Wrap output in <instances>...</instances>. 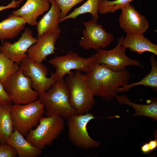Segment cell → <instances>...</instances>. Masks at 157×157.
Returning a JSON list of instances; mask_svg holds the SVG:
<instances>
[{
	"label": "cell",
	"instance_id": "1",
	"mask_svg": "<svg viewBox=\"0 0 157 157\" xmlns=\"http://www.w3.org/2000/svg\"><path fill=\"white\" fill-rule=\"evenodd\" d=\"M94 96H99L108 101L117 95V89L128 83L130 74L125 69L115 72L106 65L94 62L89 72L84 74Z\"/></svg>",
	"mask_w": 157,
	"mask_h": 157
},
{
	"label": "cell",
	"instance_id": "2",
	"mask_svg": "<svg viewBox=\"0 0 157 157\" xmlns=\"http://www.w3.org/2000/svg\"><path fill=\"white\" fill-rule=\"evenodd\" d=\"M38 98L44 105L46 117L57 115L67 119L76 115L70 104L69 89L64 78L56 81Z\"/></svg>",
	"mask_w": 157,
	"mask_h": 157
},
{
	"label": "cell",
	"instance_id": "3",
	"mask_svg": "<svg viewBox=\"0 0 157 157\" xmlns=\"http://www.w3.org/2000/svg\"><path fill=\"white\" fill-rule=\"evenodd\" d=\"M81 72H72L65 79L69 89L70 104L77 115L89 113L95 104L93 92Z\"/></svg>",
	"mask_w": 157,
	"mask_h": 157
},
{
	"label": "cell",
	"instance_id": "4",
	"mask_svg": "<svg viewBox=\"0 0 157 157\" xmlns=\"http://www.w3.org/2000/svg\"><path fill=\"white\" fill-rule=\"evenodd\" d=\"M64 127V119L60 116H43L36 128L30 130L25 139L33 146L42 150L58 138Z\"/></svg>",
	"mask_w": 157,
	"mask_h": 157
},
{
	"label": "cell",
	"instance_id": "5",
	"mask_svg": "<svg viewBox=\"0 0 157 157\" xmlns=\"http://www.w3.org/2000/svg\"><path fill=\"white\" fill-rule=\"evenodd\" d=\"M45 112L44 105L38 99L26 104L12 105L11 115L14 129L25 136L38 125Z\"/></svg>",
	"mask_w": 157,
	"mask_h": 157
},
{
	"label": "cell",
	"instance_id": "6",
	"mask_svg": "<svg viewBox=\"0 0 157 157\" xmlns=\"http://www.w3.org/2000/svg\"><path fill=\"white\" fill-rule=\"evenodd\" d=\"M4 88L14 104H26L38 99L39 94L32 88L31 78L20 69L3 83Z\"/></svg>",
	"mask_w": 157,
	"mask_h": 157
},
{
	"label": "cell",
	"instance_id": "7",
	"mask_svg": "<svg viewBox=\"0 0 157 157\" xmlns=\"http://www.w3.org/2000/svg\"><path fill=\"white\" fill-rule=\"evenodd\" d=\"M124 37L118 38L116 46L110 50L100 49L91 56L93 62L98 64H104L115 72H119L126 69L128 66H136L143 67L141 63L136 60L131 59L126 54V49L122 45Z\"/></svg>",
	"mask_w": 157,
	"mask_h": 157
},
{
	"label": "cell",
	"instance_id": "8",
	"mask_svg": "<svg viewBox=\"0 0 157 157\" xmlns=\"http://www.w3.org/2000/svg\"><path fill=\"white\" fill-rule=\"evenodd\" d=\"M90 113L75 115L68 118V136L71 142L75 146L88 150L99 146L101 142L92 139L87 131L86 127L92 119L96 118Z\"/></svg>",
	"mask_w": 157,
	"mask_h": 157
},
{
	"label": "cell",
	"instance_id": "9",
	"mask_svg": "<svg viewBox=\"0 0 157 157\" xmlns=\"http://www.w3.org/2000/svg\"><path fill=\"white\" fill-rule=\"evenodd\" d=\"M93 58L91 56L85 58L79 56L77 53L68 52L64 55L56 56L48 62L55 67L53 73L55 80H61L69 74L71 70H76L85 73L88 72Z\"/></svg>",
	"mask_w": 157,
	"mask_h": 157
},
{
	"label": "cell",
	"instance_id": "10",
	"mask_svg": "<svg viewBox=\"0 0 157 157\" xmlns=\"http://www.w3.org/2000/svg\"><path fill=\"white\" fill-rule=\"evenodd\" d=\"M83 38L79 41L80 46L85 50L92 49L97 51L104 49L113 41L114 36L107 32L96 20L92 19L84 22Z\"/></svg>",
	"mask_w": 157,
	"mask_h": 157
},
{
	"label": "cell",
	"instance_id": "11",
	"mask_svg": "<svg viewBox=\"0 0 157 157\" xmlns=\"http://www.w3.org/2000/svg\"><path fill=\"white\" fill-rule=\"evenodd\" d=\"M20 68L24 73L29 77L32 81V88L38 94H42L56 83L53 73L48 78V70L44 64L39 63L31 60L28 57L24 59L20 64Z\"/></svg>",
	"mask_w": 157,
	"mask_h": 157
},
{
	"label": "cell",
	"instance_id": "12",
	"mask_svg": "<svg viewBox=\"0 0 157 157\" xmlns=\"http://www.w3.org/2000/svg\"><path fill=\"white\" fill-rule=\"evenodd\" d=\"M61 32L59 27L44 34L27 50L28 58L35 62L42 63L47 56L55 53V44Z\"/></svg>",
	"mask_w": 157,
	"mask_h": 157
},
{
	"label": "cell",
	"instance_id": "13",
	"mask_svg": "<svg viewBox=\"0 0 157 157\" xmlns=\"http://www.w3.org/2000/svg\"><path fill=\"white\" fill-rule=\"evenodd\" d=\"M33 34L30 29L25 28L17 41L13 43L7 41L3 42L0 46V51L14 62L20 64L27 57L26 53L28 48L38 41V39L33 37Z\"/></svg>",
	"mask_w": 157,
	"mask_h": 157
},
{
	"label": "cell",
	"instance_id": "14",
	"mask_svg": "<svg viewBox=\"0 0 157 157\" xmlns=\"http://www.w3.org/2000/svg\"><path fill=\"white\" fill-rule=\"evenodd\" d=\"M119 16L120 26L126 34H143L149 24L145 17L129 4L122 8Z\"/></svg>",
	"mask_w": 157,
	"mask_h": 157
},
{
	"label": "cell",
	"instance_id": "15",
	"mask_svg": "<svg viewBox=\"0 0 157 157\" xmlns=\"http://www.w3.org/2000/svg\"><path fill=\"white\" fill-rule=\"evenodd\" d=\"M49 0H27L20 8L12 11V14L23 18L26 23L36 26L37 18L50 8Z\"/></svg>",
	"mask_w": 157,
	"mask_h": 157
},
{
	"label": "cell",
	"instance_id": "16",
	"mask_svg": "<svg viewBox=\"0 0 157 157\" xmlns=\"http://www.w3.org/2000/svg\"><path fill=\"white\" fill-rule=\"evenodd\" d=\"M122 45L126 49L129 48L131 52L140 55L148 51L157 55V45L152 43L143 34H127L123 39Z\"/></svg>",
	"mask_w": 157,
	"mask_h": 157
},
{
	"label": "cell",
	"instance_id": "17",
	"mask_svg": "<svg viewBox=\"0 0 157 157\" xmlns=\"http://www.w3.org/2000/svg\"><path fill=\"white\" fill-rule=\"evenodd\" d=\"M16 130L14 129L5 143L13 147L19 157H38L42 150L32 145Z\"/></svg>",
	"mask_w": 157,
	"mask_h": 157
},
{
	"label": "cell",
	"instance_id": "18",
	"mask_svg": "<svg viewBox=\"0 0 157 157\" xmlns=\"http://www.w3.org/2000/svg\"><path fill=\"white\" fill-rule=\"evenodd\" d=\"M48 12L38 22L36 25L38 38L45 33L59 27L61 19L60 9L55 0H53Z\"/></svg>",
	"mask_w": 157,
	"mask_h": 157
},
{
	"label": "cell",
	"instance_id": "19",
	"mask_svg": "<svg viewBox=\"0 0 157 157\" xmlns=\"http://www.w3.org/2000/svg\"><path fill=\"white\" fill-rule=\"evenodd\" d=\"M26 23L20 16L9 15L0 22V40L15 38L25 29Z\"/></svg>",
	"mask_w": 157,
	"mask_h": 157
},
{
	"label": "cell",
	"instance_id": "20",
	"mask_svg": "<svg viewBox=\"0 0 157 157\" xmlns=\"http://www.w3.org/2000/svg\"><path fill=\"white\" fill-rule=\"evenodd\" d=\"M115 97L117 101L120 104L130 105L134 108L135 113L133 116H146L157 120V101L156 99L151 100L150 104H144L133 102L124 94L120 96L117 95Z\"/></svg>",
	"mask_w": 157,
	"mask_h": 157
},
{
	"label": "cell",
	"instance_id": "21",
	"mask_svg": "<svg viewBox=\"0 0 157 157\" xmlns=\"http://www.w3.org/2000/svg\"><path fill=\"white\" fill-rule=\"evenodd\" d=\"M12 103L0 104V143H5L14 129L11 115Z\"/></svg>",
	"mask_w": 157,
	"mask_h": 157
},
{
	"label": "cell",
	"instance_id": "22",
	"mask_svg": "<svg viewBox=\"0 0 157 157\" xmlns=\"http://www.w3.org/2000/svg\"><path fill=\"white\" fill-rule=\"evenodd\" d=\"M151 65L150 72L146 75L140 81L136 83L126 85L121 88H118L117 92H126L129 91L133 87L138 85H142L149 87L154 89L157 88V62L155 55H151L150 58Z\"/></svg>",
	"mask_w": 157,
	"mask_h": 157
},
{
	"label": "cell",
	"instance_id": "23",
	"mask_svg": "<svg viewBox=\"0 0 157 157\" xmlns=\"http://www.w3.org/2000/svg\"><path fill=\"white\" fill-rule=\"evenodd\" d=\"M103 0H87L80 6L74 8L69 14L60 20V22L68 19H74L78 16L86 13L90 14L92 19L97 21L99 11Z\"/></svg>",
	"mask_w": 157,
	"mask_h": 157
},
{
	"label": "cell",
	"instance_id": "24",
	"mask_svg": "<svg viewBox=\"0 0 157 157\" xmlns=\"http://www.w3.org/2000/svg\"><path fill=\"white\" fill-rule=\"evenodd\" d=\"M20 69L18 65L0 51V82L3 83L13 74Z\"/></svg>",
	"mask_w": 157,
	"mask_h": 157
},
{
	"label": "cell",
	"instance_id": "25",
	"mask_svg": "<svg viewBox=\"0 0 157 157\" xmlns=\"http://www.w3.org/2000/svg\"><path fill=\"white\" fill-rule=\"evenodd\" d=\"M134 0H103L99 10L100 14L113 13L119 9H121L126 5L130 4Z\"/></svg>",
	"mask_w": 157,
	"mask_h": 157
},
{
	"label": "cell",
	"instance_id": "26",
	"mask_svg": "<svg viewBox=\"0 0 157 157\" xmlns=\"http://www.w3.org/2000/svg\"><path fill=\"white\" fill-rule=\"evenodd\" d=\"M61 10V19L67 15L70 10L84 0H55Z\"/></svg>",
	"mask_w": 157,
	"mask_h": 157
},
{
	"label": "cell",
	"instance_id": "27",
	"mask_svg": "<svg viewBox=\"0 0 157 157\" xmlns=\"http://www.w3.org/2000/svg\"><path fill=\"white\" fill-rule=\"evenodd\" d=\"M17 154L14 149L11 145L6 143L0 144V157H16Z\"/></svg>",
	"mask_w": 157,
	"mask_h": 157
},
{
	"label": "cell",
	"instance_id": "28",
	"mask_svg": "<svg viewBox=\"0 0 157 157\" xmlns=\"http://www.w3.org/2000/svg\"><path fill=\"white\" fill-rule=\"evenodd\" d=\"M154 140L151 139L148 142H146L142 145L140 150L142 153L148 154L154 151L157 147V131L154 132Z\"/></svg>",
	"mask_w": 157,
	"mask_h": 157
},
{
	"label": "cell",
	"instance_id": "29",
	"mask_svg": "<svg viewBox=\"0 0 157 157\" xmlns=\"http://www.w3.org/2000/svg\"><path fill=\"white\" fill-rule=\"evenodd\" d=\"M12 103L4 88L3 83L0 82V104H7Z\"/></svg>",
	"mask_w": 157,
	"mask_h": 157
},
{
	"label": "cell",
	"instance_id": "30",
	"mask_svg": "<svg viewBox=\"0 0 157 157\" xmlns=\"http://www.w3.org/2000/svg\"><path fill=\"white\" fill-rule=\"evenodd\" d=\"M21 3V2H20L18 0H12L10 3L6 6H0V12L6 9L18 7Z\"/></svg>",
	"mask_w": 157,
	"mask_h": 157
},
{
	"label": "cell",
	"instance_id": "31",
	"mask_svg": "<svg viewBox=\"0 0 157 157\" xmlns=\"http://www.w3.org/2000/svg\"><path fill=\"white\" fill-rule=\"evenodd\" d=\"M53 0H49L50 4H51Z\"/></svg>",
	"mask_w": 157,
	"mask_h": 157
},
{
	"label": "cell",
	"instance_id": "32",
	"mask_svg": "<svg viewBox=\"0 0 157 157\" xmlns=\"http://www.w3.org/2000/svg\"><path fill=\"white\" fill-rule=\"evenodd\" d=\"M17 0L19 1L20 2H22L23 1V0Z\"/></svg>",
	"mask_w": 157,
	"mask_h": 157
},
{
	"label": "cell",
	"instance_id": "33",
	"mask_svg": "<svg viewBox=\"0 0 157 157\" xmlns=\"http://www.w3.org/2000/svg\"><path fill=\"white\" fill-rule=\"evenodd\" d=\"M1 143H0V144Z\"/></svg>",
	"mask_w": 157,
	"mask_h": 157
}]
</instances>
